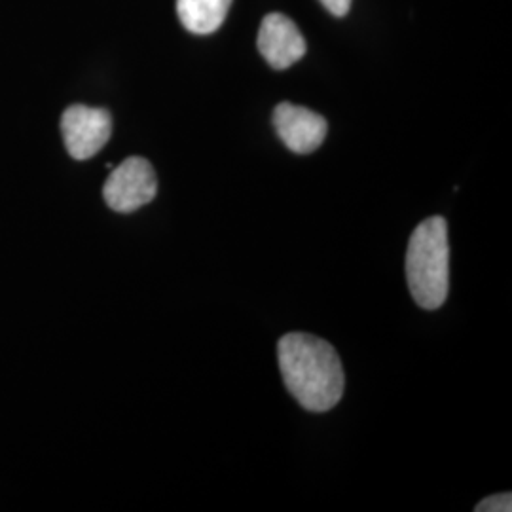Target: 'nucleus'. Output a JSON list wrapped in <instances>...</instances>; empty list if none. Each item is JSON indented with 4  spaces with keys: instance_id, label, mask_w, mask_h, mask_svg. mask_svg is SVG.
I'll return each mask as SVG.
<instances>
[{
    "instance_id": "nucleus-1",
    "label": "nucleus",
    "mask_w": 512,
    "mask_h": 512,
    "mask_svg": "<svg viewBox=\"0 0 512 512\" xmlns=\"http://www.w3.org/2000/svg\"><path fill=\"white\" fill-rule=\"evenodd\" d=\"M283 382L298 404L310 412H329L340 403L346 376L336 349L306 332L285 334L277 344Z\"/></svg>"
},
{
    "instance_id": "nucleus-2",
    "label": "nucleus",
    "mask_w": 512,
    "mask_h": 512,
    "mask_svg": "<svg viewBox=\"0 0 512 512\" xmlns=\"http://www.w3.org/2000/svg\"><path fill=\"white\" fill-rule=\"evenodd\" d=\"M406 281L423 310H439L450 291V247L444 217L421 220L406 251Z\"/></svg>"
},
{
    "instance_id": "nucleus-3",
    "label": "nucleus",
    "mask_w": 512,
    "mask_h": 512,
    "mask_svg": "<svg viewBox=\"0 0 512 512\" xmlns=\"http://www.w3.org/2000/svg\"><path fill=\"white\" fill-rule=\"evenodd\" d=\"M156 194L158 179L154 167L139 156H131L114 167L103 186V198L116 213H133L152 202Z\"/></svg>"
},
{
    "instance_id": "nucleus-4",
    "label": "nucleus",
    "mask_w": 512,
    "mask_h": 512,
    "mask_svg": "<svg viewBox=\"0 0 512 512\" xmlns=\"http://www.w3.org/2000/svg\"><path fill=\"white\" fill-rule=\"evenodd\" d=\"M61 131L74 160H90L109 143L112 118L109 110L73 105L63 112Z\"/></svg>"
},
{
    "instance_id": "nucleus-5",
    "label": "nucleus",
    "mask_w": 512,
    "mask_h": 512,
    "mask_svg": "<svg viewBox=\"0 0 512 512\" xmlns=\"http://www.w3.org/2000/svg\"><path fill=\"white\" fill-rule=\"evenodd\" d=\"M256 46L260 55L275 71L293 67L308 52L306 38L302 37L293 19L277 12L262 19Z\"/></svg>"
},
{
    "instance_id": "nucleus-6",
    "label": "nucleus",
    "mask_w": 512,
    "mask_h": 512,
    "mask_svg": "<svg viewBox=\"0 0 512 512\" xmlns=\"http://www.w3.org/2000/svg\"><path fill=\"white\" fill-rule=\"evenodd\" d=\"M274 128L283 145L294 154H311L323 145L329 124L327 120L293 103H279L274 110Z\"/></svg>"
},
{
    "instance_id": "nucleus-7",
    "label": "nucleus",
    "mask_w": 512,
    "mask_h": 512,
    "mask_svg": "<svg viewBox=\"0 0 512 512\" xmlns=\"http://www.w3.org/2000/svg\"><path fill=\"white\" fill-rule=\"evenodd\" d=\"M232 0H177V14L184 29L194 35H211L230 12Z\"/></svg>"
},
{
    "instance_id": "nucleus-8",
    "label": "nucleus",
    "mask_w": 512,
    "mask_h": 512,
    "mask_svg": "<svg viewBox=\"0 0 512 512\" xmlns=\"http://www.w3.org/2000/svg\"><path fill=\"white\" fill-rule=\"evenodd\" d=\"M476 512H511L512 511V495L511 494H495L490 495L488 499L480 501L475 507Z\"/></svg>"
},
{
    "instance_id": "nucleus-9",
    "label": "nucleus",
    "mask_w": 512,
    "mask_h": 512,
    "mask_svg": "<svg viewBox=\"0 0 512 512\" xmlns=\"http://www.w3.org/2000/svg\"><path fill=\"white\" fill-rule=\"evenodd\" d=\"M319 2L329 10L332 16L344 18V16H348L349 8H351V2H353V0H319Z\"/></svg>"
}]
</instances>
